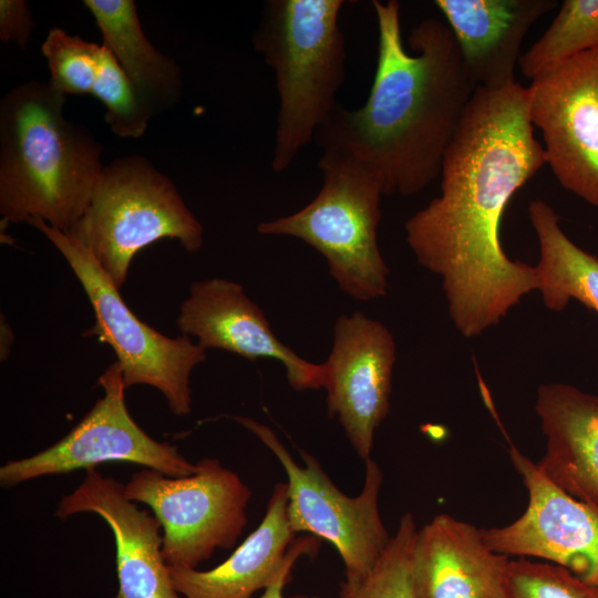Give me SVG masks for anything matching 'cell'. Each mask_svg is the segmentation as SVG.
Instances as JSON below:
<instances>
[{"instance_id":"1","label":"cell","mask_w":598,"mask_h":598,"mask_svg":"<svg viewBox=\"0 0 598 598\" xmlns=\"http://www.w3.org/2000/svg\"><path fill=\"white\" fill-rule=\"evenodd\" d=\"M544 164L527 87H476L444 154L441 194L404 224L409 247L441 278L450 318L465 338L538 291L536 267L506 255L499 228L514 194Z\"/></svg>"},{"instance_id":"2","label":"cell","mask_w":598,"mask_h":598,"mask_svg":"<svg viewBox=\"0 0 598 598\" xmlns=\"http://www.w3.org/2000/svg\"><path fill=\"white\" fill-rule=\"evenodd\" d=\"M377 68L364 104L340 103L318 130L321 148L344 151L381 178L384 195H414L440 175L444 154L476 90L448 25L427 18L403 43L396 0L372 1Z\"/></svg>"},{"instance_id":"3","label":"cell","mask_w":598,"mask_h":598,"mask_svg":"<svg viewBox=\"0 0 598 598\" xmlns=\"http://www.w3.org/2000/svg\"><path fill=\"white\" fill-rule=\"evenodd\" d=\"M65 95L29 81L0 103V213L70 231L84 215L104 166L103 146L63 115Z\"/></svg>"},{"instance_id":"4","label":"cell","mask_w":598,"mask_h":598,"mask_svg":"<svg viewBox=\"0 0 598 598\" xmlns=\"http://www.w3.org/2000/svg\"><path fill=\"white\" fill-rule=\"evenodd\" d=\"M342 0H268L254 50L274 70L279 96L271 168L285 172L337 109L346 72Z\"/></svg>"},{"instance_id":"5","label":"cell","mask_w":598,"mask_h":598,"mask_svg":"<svg viewBox=\"0 0 598 598\" xmlns=\"http://www.w3.org/2000/svg\"><path fill=\"white\" fill-rule=\"evenodd\" d=\"M318 167L323 179L317 196L295 214L259 224L258 233L295 237L315 248L353 299L383 297L390 269L378 245L381 178L359 158L332 147L322 148Z\"/></svg>"},{"instance_id":"6","label":"cell","mask_w":598,"mask_h":598,"mask_svg":"<svg viewBox=\"0 0 598 598\" xmlns=\"http://www.w3.org/2000/svg\"><path fill=\"white\" fill-rule=\"evenodd\" d=\"M73 235L120 289L133 257L144 247L174 238L189 252L203 246V226L173 182L140 155L104 166Z\"/></svg>"},{"instance_id":"7","label":"cell","mask_w":598,"mask_h":598,"mask_svg":"<svg viewBox=\"0 0 598 598\" xmlns=\"http://www.w3.org/2000/svg\"><path fill=\"white\" fill-rule=\"evenodd\" d=\"M60 250L81 282L95 315L85 334L96 336L117 357L125 388L146 384L157 389L174 415L192 411L190 373L206 359V350L187 336L169 338L137 318L92 254L70 233L40 218L27 221Z\"/></svg>"},{"instance_id":"8","label":"cell","mask_w":598,"mask_h":598,"mask_svg":"<svg viewBox=\"0 0 598 598\" xmlns=\"http://www.w3.org/2000/svg\"><path fill=\"white\" fill-rule=\"evenodd\" d=\"M196 466L178 477L143 468L124 485L126 497L150 506L158 519L169 567L197 568L216 549L233 548L247 524L251 491L238 474L217 458Z\"/></svg>"},{"instance_id":"9","label":"cell","mask_w":598,"mask_h":598,"mask_svg":"<svg viewBox=\"0 0 598 598\" xmlns=\"http://www.w3.org/2000/svg\"><path fill=\"white\" fill-rule=\"evenodd\" d=\"M234 420L254 433L282 465L288 477L291 529L331 543L344 564L346 577H364L392 537L380 516L383 475L377 462L371 457L364 461L363 488L358 496L350 497L334 485L312 455L300 451V466L269 426L245 416Z\"/></svg>"},{"instance_id":"10","label":"cell","mask_w":598,"mask_h":598,"mask_svg":"<svg viewBox=\"0 0 598 598\" xmlns=\"http://www.w3.org/2000/svg\"><path fill=\"white\" fill-rule=\"evenodd\" d=\"M97 383L103 396L63 439L30 457L10 460L0 467L1 487L106 462L133 463L174 477L196 472V463L184 457L175 445L154 440L133 420L125 404L126 388L116 361Z\"/></svg>"},{"instance_id":"11","label":"cell","mask_w":598,"mask_h":598,"mask_svg":"<svg viewBox=\"0 0 598 598\" xmlns=\"http://www.w3.org/2000/svg\"><path fill=\"white\" fill-rule=\"evenodd\" d=\"M527 91L546 164L565 189L598 207V50L539 74Z\"/></svg>"},{"instance_id":"12","label":"cell","mask_w":598,"mask_h":598,"mask_svg":"<svg viewBox=\"0 0 598 598\" xmlns=\"http://www.w3.org/2000/svg\"><path fill=\"white\" fill-rule=\"evenodd\" d=\"M509 456L527 489V507L508 525L482 528L484 543L508 557L547 560L598 587V514L549 481L514 445Z\"/></svg>"},{"instance_id":"13","label":"cell","mask_w":598,"mask_h":598,"mask_svg":"<svg viewBox=\"0 0 598 598\" xmlns=\"http://www.w3.org/2000/svg\"><path fill=\"white\" fill-rule=\"evenodd\" d=\"M396 344L391 331L361 311L341 315L323 365L328 414L337 416L357 454L370 457L373 435L390 410Z\"/></svg>"},{"instance_id":"14","label":"cell","mask_w":598,"mask_h":598,"mask_svg":"<svg viewBox=\"0 0 598 598\" xmlns=\"http://www.w3.org/2000/svg\"><path fill=\"white\" fill-rule=\"evenodd\" d=\"M176 324L182 334L197 338L205 350L220 349L250 361L269 358L281 362L295 390L323 388V365L302 359L282 343L237 282L223 278L194 282L179 307Z\"/></svg>"},{"instance_id":"15","label":"cell","mask_w":598,"mask_h":598,"mask_svg":"<svg viewBox=\"0 0 598 598\" xmlns=\"http://www.w3.org/2000/svg\"><path fill=\"white\" fill-rule=\"evenodd\" d=\"M79 513L101 516L114 534L116 598H182L163 557L158 519L126 497L124 484L95 467L85 470L84 480L62 497L54 515L65 519Z\"/></svg>"},{"instance_id":"16","label":"cell","mask_w":598,"mask_h":598,"mask_svg":"<svg viewBox=\"0 0 598 598\" xmlns=\"http://www.w3.org/2000/svg\"><path fill=\"white\" fill-rule=\"evenodd\" d=\"M288 485L277 483L259 526L221 564L209 570L169 567L182 598H250L291 560L313 555L320 538H295L288 518Z\"/></svg>"},{"instance_id":"17","label":"cell","mask_w":598,"mask_h":598,"mask_svg":"<svg viewBox=\"0 0 598 598\" xmlns=\"http://www.w3.org/2000/svg\"><path fill=\"white\" fill-rule=\"evenodd\" d=\"M465 70L476 87L501 89L515 80L525 35L558 7L556 0H436Z\"/></svg>"},{"instance_id":"18","label":"cell","mask_w":598,"mask_h":598,"mask_svg":"<svg viewBox=\"0 0 598 598\" xmlns=\"http://www.w3.org/2000/svg\"><path fill=\"white\" fill-rule=\"evenodd\" d=\"M535 410L546 440L538 468L598 514V394L545 383L537 389Z\"/></svg>"},{"instance_id":"19","label":"cell","mask_w":598,"mask_h":598,"mask_svg":"<svg viewBox=\"0 0 598 598\" xmlns=\"http://www.w3.org/2000/svg\"><path fill=\"white\" fill-rule=\"evenodd\" d=\"M414 556L427 598H507L511 558L470 523L436 515L417 530Z\"/></svg>"},{"instance_id":"20","label":"cell","mask_w":598,"mask_h":598,"mask_svg":"<svg viewBox=\"0 0 598 598\" xmlns=\"http://www.w3.org/2000/svg\"><path fill=\"white\" fill-rule=\"evenodd\" d=\"M99 27L103 47L115 58L154 114L169 109L182 93V72L174 59L146 38L133 0H84Z\"/></svg>"},{"instance_id":"21","label":"cell","mask_w":598,"mask_h":598,"mask_svg":"<svg viewBox=\"0 0 598 598\" xmlns=\"http://www.w3.org/2000/svg\"><path fill=\"white\" fill-rule=\"evenodd\" d=\"M528 216L538 240L535 267L545 307L561 311L576 300L598 313V258L565 234L559 215L545 200H532Z\"/></svg>"},{"instance_id":"22","label":"cell","mask_w":598,"mask_h":598,"mask_svg":"<svg viewBox=\"0 0 598 598\" xmlns=\"http://www.w3.org/2000/svg\"><path fill=\"white\" fill-rule=\"evenodd\" d=\"M416 535L414 518L405 513L373 568L364 577H346L337 598H427L415 565Z\"/></svg>"},{"instance_id":"23","label":"cell","mask_w":598,"mask_h":598,"mask_svg":"<svg viewBox=\"0 0 598 598\" xmlns=\"http://www.w3.org/2000/svg\"><path fill=\"white\" fill-rule=\"evenodd\" d=\"M598 50V0H565L550 25L519 58L530 81L565 60Z\"/></svg>"},{"instance_id":"24","label":"cell","mask_w":598,"mask_h":598,"mask_svg":"<svg viewBox=\"0 0 598 598\" xmlns=\"http://www.w3.org/2000/svg\"><path fill=\"white\" fill-rule=\"evenodd\" d=\"M102 45L51 29L41 47L47 59L50 81L63 95L91 94L97 79Z\"/></svg>"},{"instance_id":"25","label":"cell","mask_w":598,"mask_h":598,"mask_svg":"<svg viewBox=\"0 0 598 598\" xmlns=\"http://www.w3.org/2000/svg\"><path fill=\"white\" fill-rule=\"evenodd\" d=\"M91 94L105 105V122L120 137H141L154 115L113 54L103 45L97 79Z\"/></svg>"},{"instance_id":"26","label":"cell","mask_w":598,"mask_h":598,"mask_svg":"<svg viewBox=\"0 0 598 598\" xmlns=\"http://www.w3.org/2000/svg\"><path fill=\"white\" fill-rule=\"evenodd\" d=\"M507 598H598V587L564 567L516 558L508 565Z\"/></svg>"},{"instance_id":"27","label":"cell","mask_w":598,"mask_h":598,"mask_svg":"<svg viewBox=\"0 0 598 598\" xmlns=\"http://www.w3.org/2000/svg\"><path fill=\"white\" fill-rule=\"evenodd\" d=\"M34 24L24 0L0 1V39L3 43L14 42L21 49H25Z\"/></svg>"},{"instance_id":"28","label":"cell","mask_w":598,"mask_h":598,"mask_svg":"<svg viewBox=\"0 0 598 598\" xmlns=\"http://www.w3.org/2000/svg\"><path fill=\"white\" fill-rule=\"evenodd\" d=\"M296 561L297 560L289 561L277 577L264 589V592L259 598H283L282 591Z\"/></svg>"}]
</instances>
